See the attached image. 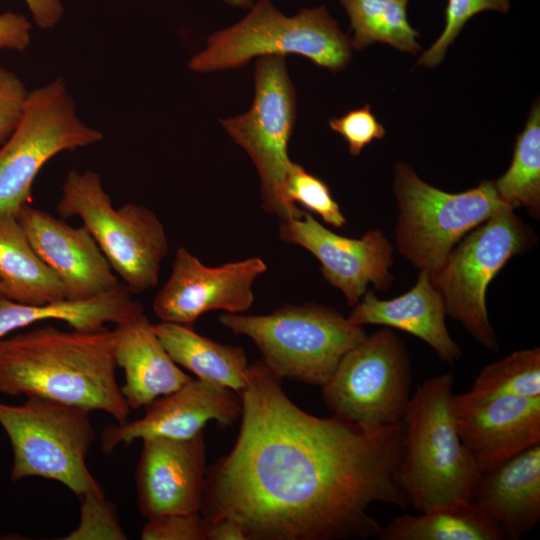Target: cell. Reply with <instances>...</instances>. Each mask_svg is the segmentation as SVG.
<instances>
[{"mask_svg": "<svg viewBox=\"0 0 540 540\" xmlns=\"http://www.w3.org/2000/svg\"><path fill=\"white\" fill-rule=\"evenodd\" d=\"M451 374L423 381L403 415V454L397 481L419 512L473 501L481 475L463 444L452 407Z\"/></svg>", "mask_w": 540, "mask_h": 540, "instance_id": "3", "label": "cell"}, {"mask_svg": "<svg viewBox=\"0 0 540 540\" xmlns=\"http://www.w3.org/2000/svg\"><path fill=\"white\" fill-rule=\"evenodd\" d=\"M115 333L116 362L125 375L121 391L130 409L145 407L192 379L168 354L144 311L116 325Z\"/></svg>", "mask_w": 540, "mask_h": 540, "instance_id": "21", "label": "cell"}, {"mask_svg": "<svg viewBox=\"0 0 540 540\" xmlns=\"http://www.w3.org/2000/svg\"><path fill=\"white\" fill-rule=\"evenodd\" d=\"M57 212L81 219L130 293L158 285L169 245L153 211L134 203L114 208L98 173L72 170L63 183Z\"/></svg>", "mask_w": 540, "mask_h": 540, "instance_id": "7", "label": "cell"}, {"mask_svg": "<svg viewBox=\"0 0 540 540\" xmlns=\"http://www.w3.org/2000/svg\"><path fill=\"white\" fill-rule=\"evenodd\" d=\"M220 324L250 338L277 377L322 386L343 355L367 335L337 310L314 303L284 305L268 315L225 313Z\"/></svg>", "mask_w": 540, "mask_h": 540, "instance_id": "4", "label": "cell"}, {"mask_svg": "<svg viewBox=\"0 0 540 540\" xmlns=\"http://www.w3.org/2000/svg\"><path fill=\"white\" fill-rule=\"evenodd\" d=\"M254 83L251 108L220 122L252 159L260 177L264 210L280 222L298 219L304 211L285 193L286 177L294 164L288 142L295 126L296 97L284 56L258 57Z\"/></svg>", "mask_w": 540, "mask_h": 540, "instance_id": "11", "label": "cell"}, {"mask_svg": "<svg viewBox=\"0 0 540 540\" xmlns=\"http://www.w3.org/2000/svg\"><path fill=\"white\" fill-rule=\"evenodd\" d=\"M209 522L201 513L165 514L147 519L142 540H207Z\"/></svg>", "mask_w": 540, "mask_h": 540, "instance_id": "33", "label": "cell"}, {"mask_svg": "<svg viewBox=\"0 0 540 540\" xmlns=\"http://www.w3.org/2000/svg\"><path fill=\"white\" fill-rule=\"evenodd\" d=\"M80 500V524L64 539H127L119 524L116 508L106 499L104 492L89 493Z\"/></svg>", "mask_w": 540, "mask_h": 540, "instance_id": "31", "label": "cell"}, {"mask_svg": "<svg viewBox=\"0 0 540 540\" xmlns=\"http://www.w3.org/2000/svg\"><path fill=\"white\" fill-rule=\"evenodd\" d=\"M329 126L347 142L352 156H358L365 146L376 139H382L386 134L383 125L371 112L369 104L330 119Z\"/></svg>", "mask_w": 540, "mask_h": 540, "instance_id": "32", "label": "cell"}, {"mask_svg": "<svg viewBox=\"0 0 540 540\" xmlns=\"http://www.w3.org/2000/svg\"><path fill=\"white\" fill-rule=\"evenodd\" d=\"M31 43V23L21 13H0V49L25 51Z\"/></svg>", "mask_w": 540, "mask_h": 540, "instance_id": "35", "label": "cell"}, {"mask_svg": "<svg viewBox=\"0 0 540 540\" xmlns=\"http://www.w3.org/2000/svg\"><path fill=\"white\" fill-rule=\"evenodd\" d=\"M229 5L239 6V7H252L253 0H224Z\"/></svg>", "mask_w": 540, "mask_h": 540, "instance_id": "38", "label": "cell"}, {"mask_svg": "<svg viewBox=\"0 0 540 540\" xmlns=\"http://www.w3.org/2000/svg\"><path fill=\"white\" fill-rule=\"evenodd\" d=\"M19 405L0 401V425L13 451L12 482L28 477L57 481L79 498L104 492L86 458L95 441L90 412L42 397Z\"/></svg>", "mask_w": 540, "mask_h": 540, "instance_id": "6", "label": "cell"}, {"mask_svg": "<svg viewBox=\"0 0 540 540\" xmlns=\"http://www.w3.org/2000/svg\"><path fill=\"white\" fill-rule=\"evenodd\" d=\"M494 183L500 199L512 209L524 207L540 216V106L535 101L523 131L517 136L508 170Z\"/></svg>", "mask_w": 540, "mask_h": 540, "instance_id": "27", "label": "cell"}, {"mask_svg": "<svg viewBox=\"0 0 540 540\" xmlns=\"http://www.w3.org/2000/svg\"><path fill=\"white\" fill-rule=\"evenodd\" d=\"M136 469L137 505L149 519L200 513L206 476L204 433L189 439L142 440Z\"/></svg>", "mask_w": 540, "mask_h": 540, "instance_id": "16", "label": "cell"}, {"mask_svg": "<svg viewBox=\"0 0 540 540\" xmlns=\"http://www.w3.org/2000/svg\"><path fill=\"white\" fill-rule=\"evenodd\" d=\"M536 241L533 230L505 206L465 235L443 266L430 275L446 314L491 351L499 346L486 306L488 286L512 257Z\"/></svg>", "mask_w": 540, "mask_h": 540, "instance_id": "9", "label": "cell"}, {"mask_svg": "<svg viewBox=\"0 0 540 540\" xmlns=\"http://www.w3.org/2000/svg\"><path fill=\"white\" fill-rule=\"evenodd\" d=\"M266 271L259 257L209 267L180 247L168 280L153 300L154 314L162 322L192 327L213 310L245 312L254 301V281Z\"/></svg>", "mask_w": 540, "mask_h": 540, "instance_id": "13", "label": "cell"}, {"mask_svg": "<svg viewBox=\"0 0 540 540\" xmlns=\"http://www.w3.org/2000/svg\"><path fill=\"white\" fill-rule=\"evenodd\" d=\"M352 43L324 6L301 9L288 17L270 0H259L237 24L207 39V47L189 62L197 72L238 68L254 57L297 54L332 72L351 59Z\"/></svg>", "mask_w": 540, "mask_h": 540, "instance_id": "5", "label": "cell"}, {"mask_svg": "<svg viewBox=\"0 0 540 540\" xmlns=\"http://www.w3.org/2000/svg\"><path fill=\"white\" fill-rule=\"evenodd\" d=\"M411 379L403 340L383 327L343 355L322 396L332 415L373 434L402 421Z\"/></svg>", "mask_w": 540, "mask_h": 540, "instance_id": "10", "label": "cell"}, {"mask_svg": "<svg viewBox=\"0 0 540 540\" xmlns=\"http://www.w3.org/2000/svg\"><path fill=\"white\" fill-rule=\"evenodd\" d=\"M419 515L402 514L381 527L380 540H502L503 532L473 501L441 506Z\"/></svg>", "mask_w": 540, "mask_h": 540, "instance_id": "25", "label": "cell"}, {"mask_svg": "<svg viewBox=\"0 0 540 540\" xmlns=\"http://www.w3.org/2000/svg\"><path fill=\"white\" fill-rule=\"evenodd\" d=\"M452 407L480 473L540 445V396L478 398L465 392L453 394Z\"/></svg>", "mask_w": 540, "mask_h": 540, "instance_id": "17", "label": "cell"}, {"mask_svg": "<svg viewBox=\"0 0 540 540\" xmlns=\"http://www.w3.org/2000/svg\"><path fill=\"white\" fill-rule=\"evenodd\" d=\"M279 237L299 245L320 262L325 280L339 289L349 306L357 305L373 284L379 291L390 288L393 276V247L379 229H370L360 238L338 235L303 212L298 219L280 222Z\"/></svg>", "mask_w": 540, "mask_h": 540, "instance_id": "14", "label": "cell"}, {"mask_svg": "<svg viewBox=\"0 0 540 540\" xmlns=\"http://www.w3.org/2000/svg\"><path fill=\"white\" fill-rule=\"evenodd\" d=\"M207 540L247 539L242 528L237 523L229 519H219L209 522L207 530Z\"/></svg>", "mask_w": 540, "mask_h": 540, "instance_id": "37", "label": "cell"}, {"mask_svg": "<svg viewBox=\"0 0 540 540\" xmlns=\"http://www.w3.org/2000/svg\"><path fill=\"white\" fill-rule=\"evenodd\" d=\"M285 193L291 202L303 205L325 223L338 228L346 224L327 184L295 162L286 177Z\"/></svg>", "mask_w": 540, "mask_h": 540, "instance_id": "29", "label": "cell"}, {"mask_svg": "<svg viewBox=\"0 0 540 540\" xmlns=\"http://www.w3.org/2000/svg\"><path fill=\"white\" fill-rule=\"evenodd\" d=\"M0 283L5 297L42 304L66 298L63 284L28 240L16 215H0Z\"/></svg>", "mask_w": 540, "mask_h": 540, "instance_id": "24", "label": "cell"}, {"mask_svg": "<svg viewBox=\"0 0 540 540\" xmlns=\"http://www.w3.org/2000/svg\"><path fill=\"white\" fill-rule=\"evenodd\" d=\"M468 393L478 398L540 396L539 347L514 351L485 366Z\"/></svg>", "mask_w": 540, "mask_h": 540, "instance_id": "28", "label": "cell"}, {"mask_svg": "<svg viewBox=\"0 0 540 540\" xmlns=\"http://www.w3.org/2000/svg\"><path fill=\"white\" fill-rule=\"evenodd\" d=\"M29 92L13 72L0 66V146L19 124Z\"/></svg>", "mask_w": 540, "mask_h": 540, "instance_id": "34", "label": "cell"}, {"mask_svg": "<svg viewBox=\"0 0 540 540\" xmlns=\"http://www.w3.org/2000/svg\"><path fill=\"white\" fill-rule=\"evenodd\" d=\"M393 193L399 209L397 248L414 267L430 275L443 266L465 235L508 206L493 181L448 193L426 183L401 162L394 166Z\"/></svg>", "mask_w": 540, "mask_h": 540, "instance_id": "8", "label": "cell"}, {"mask_svg": "<svg viewBox=\"0 0 540 540\" xmlns=\"http://www.w3.org/2000/svg\"><path fill=\"white\" fill-rule=\"evenodd\" d=\"M0 295H3V296L6 295L5 289H4V287L2 286L1 283H0Z\"/></svg>", "mask_w": 540, "mask_h": 540, "instance_id": "39", "label": "cell"}, {"mask_svg": "<svg viewBox=\"0 0 540 540\" xmlns=\"http://www.w3.org/2000/svg\"><path fill=\"white\" fill-rule=\"evenodd\" d=\"M102 139L78 118L62 78L30 91L19 124L0 146V215L27 204L36 176L55 155Z\"/></svg>", "mask_w": 540, "mask_h": 540, "instance_id": "12", "label": "cell"}, {"mask_svg": "<svg viewBox=\"0 0 540 540\" xmlns=\"http://www.w3.org/2000/svg\"><path fill=\"white\" fill-rule=\"evenodd\" d=\"M153 329L176 364L189 370L197 379L241 394L249 369L241 347L218 343L185 325L161 321L153 324Z\"/></svg>", "mask_w": 540, "mask_h": 540, "instance_id": "23", "label": "cell"}, {"mask_svg": "<svg viewBox=\"0 0 540 540\" xmlns=\"http://www.w3.org/2000/svg\"><path fill=\"white\" fill-rule=\"evenodd\" d=\"M473 502L516 540L540 520V445L481 473Z\"/></svg>", "mask_w": 540, "mask_h": 540, "instance_id": "20", "label": "cell"}, {"mask_svg": "<svg viewBox=\"0 0 540 540\" xmlns=\"http://www.w3.org/2000/svg\"><path fill=\"white\" fill-rule=\"evenodd\" d=\"M16 217L36 253L63 284L66 298L88 299L122 284L85 226L73 227L28 204Z\"/></svg>", "mask_w": 540, "mask_h": 540, "instance_id": "18", "label": "cell"}, {"mask_svg": "<svg viewBox=\"0 0 540 540\" xmlns=\"http://www.w3.org/2000/svg\"><path fill=\"white\" fill-rule=\"evenodd\" d=\"M33 21L41 29H53L61 20L64 8L60 0H24Z\"/></svg>", "mask_w": 540, "mask_h": 540, "instance_id": "36", "label": "cell"}, {"mask_svg": "<svg viewBox=\"0 0 540 540\" xmlns=\"http://www.w3.org/2000/svg\"><path fill=\"white\" fill-rule=\"evenodd\" d=\"M142 311L143 306L132 299L124 284L88 299L42 304L20 303L0 295V339L45 320L64 321L76 330H95L107 323L119 325Z\"/></svg>", "mask_w": 540, "mask_h": 540, "instance_id": "22", "label": "cell"}, {"mask_svg": "<svg viewBox=\"0 0 540 540\" xmlns=\"http://www.w3.org/2000/svg\"><path fill=\"white\" fill-rule=\"evenodd\" d=\"M242 400L234 390L192 378L179 389L145 406L143 417L107 426L101 448L112 452L121 444L155 437L189 439L203 432L210 420L230 426L241 417Z\"/></svg>", "mask_w": 540, "mask_h": 540, "instance_id": "15", "label": "cell"}, {"mask_svg": "<svg viewBox=\"0 0 540 540\" xmlns=\"http://www.w3.org/2000/svg\"><path fill=\"white\" fill-rule=\"evenodd\" d=\"M231 451L207 468L201 515L229 519L247 540L376 537L369 507L410 506L397 481L404 423L367 433L294 404L262 359L249 365Z\"/></svg>", "mask_w": 540, "mask_h": 540, "instance_id": "1", "label": "cell"}, {"mask_svg": "<svg viewBox=\"0 0 540 540\" xmlns=\"http://www.w3.org/2000/svg\"><path fill=\"white\" fill-rule=\"evenodd\" d=\"M116 333L39 327L0 339V393L103 411L117 423L130 408L116 378Z\"/></svg>", "mask_w": 540, "mask_h": 540, "instance_id": "2", "label": "cell"}, {"mask_svg": "<svg viewBox=\"0 0 540 540\" xmlns=\"http://www.w3.org/2000/svg\"><path fill=\"white\" fill-rule=\"evenodd\" d=\"M347 11L356 50L382 42L402 51L417 54L419 36L407 18L409 0H340Z\"/></svg>", "mask_w": 540, "mask_h": 540, "instance_id": "26", "label": "cell"}, {"mask_svg": "<svg viewBox=\"0 0 540 540\" xmlns=\"http://www.w3.org/2000/svg\"><path fill=\"white\" fill-rule=\"evenodd\" d=\"M446 315L430 274L420 271L414 286L398 297L382 300L366 291L347 318L359 326L374 324L405 331L427 343L440 360L452 364L462 351L446 327Z\"/></svg>", "mask_w": 540, "mask_h": 540, "instance_id": "19", "label": "cell"}, {"mask_svg": "<svg viewBox=\"0 0 540 540\" xmlns=\"http://www.w3.org/2000/svg\"><path fill=\"white\" fill-rule=\"evenodd\" d=\"M509 0H447L445 26L434 44L418 59L417 64L436 67L443 60L448 47L453 43L469 19L486 10L507 12Z\"/></svg>", "mask_w": 540, "mask_h": 540, "instance_id": "30", "label": "cell"}]
</instances>
